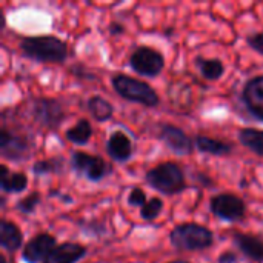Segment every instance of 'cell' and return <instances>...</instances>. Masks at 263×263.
I'll return each instance as SVG.
<instances>
[{
  "label": "cell",
  "mask_w": 263,
  "mask_h": 263,
  "mask_svg": "<svg viewBox=\"0 0 263 263\" xmlns=\"http://www.w3.org/2000/svg\"><path fill=\"white\" fill-rule=\"evenodd\" d=\"M18 49L26 59L39 63H63L69 55L66 42L52 34L25 37L20 40Z\"/></svg>",
  "instance_id": "cell-1"
},
{
  "label": "cell",
  "mask_w": 263,
  "mask_h": 263,
  "mask_svg": "<svg viewBox=\"0 0 263 263\" xmlns=\"http://www.w3.org/2000/svg\"><path fill=\"white\" fill-rule=\"evenodd\" d=\"M145 182L163 196H176L188 188L183 170L174 162H163L148 170L145 173Z\"/></svg>",
  "instance_id": "cell-2"
},
{
  "label": "cell",
  "mask_w": 263,
  "mask_h": 263,
  "mask_svg": "<svg viewBox=\"0 0 263 263\" xmlns=\"http://www.w3.org/2000/svg\"><path fill=\"white\" fill-rule=\"evenodd\" d=\"M111 85L114 91L128 102L139 103L146 108H156L160 103V97L157 91L151 85L139 79L117 72L111 77Z\"/></svg>",
  "instance_id": "cell-3"
},
{
  "label": "cell",
  "mask_w": 263,
  "mask_h": 263,
  "mask_svg": "<svg viewBox=\"0 0 263 263\" xmlns=\"http://www.w3.org/2000/svg\"><path fill=\"white\" fill-rule=\"evenodd\" d=\"M170 242L180 251H203L213 247L214 233L203 225L186 222L173 228L170 233Z\"/></svg>",
  "instance_id": "cell-4"
},
{
  "label": "cell",
  "mask_w": 263,
  "mask_h": 263,
  "mask_svg": "<svg viewBox=\"0 0 263 263\" xmlns=\"http://www.w3.org/2000/svg\"><path fill=\"white\" fill-rule=\"evenodd\" d=\"M69 166L79 176H85L89 182H100L112 173V166L100 156H92L83 151H72Z\"/></svg>",
  "instance_id": "cell-5"
},
{
  "label": "cell",
  "mask_w": 263,
  "mask_h": 263,
  "mask_svg": "<svg viewBox=\"0 0 263 263\" xmlns=\"http://www.w3.org/2000/svg\"><path fill=\"white\" fill-rule=\"evenodd\" d=\"M129 68L143 77H157L165 68V57L160 51L140 45L129 55Z\"/></svg>",
  "instance_id": "cell-6"
},
{
  "label": "cell",
  "mask_w": 263,
  "mask_h": 263,
  "mask_svg": "<svg viewBox=\"0 0 263 263\" xmlns=\"http://www.w3.org/2000/svg\"><path fill=\"white\" fill-rule=\"evenodd\" d=\"M32 119L46 129H57L65 119V109L57 99L39 97L31 102Z\"/></svg>",
  "instance_id": "cell-7"
},
{
  "label": "cell",
  "mask_w": 263,
  "mask_h": 263,
  "mask_svg": "<svg viewBox=\"0 0 263 263\" xmlns=\"http://www.w3.org/2000/svg\"><path fill=\"white\" fill-rule=\"evenodd\" d=\"M210 210L217 219L230 223L242 220L247 214V205L243 199L231 193H222L211 197Z\"/></svg>",
  "instance_id": "cell-8"
},
{
  "label": "cell",
  "mask_w": 263,
  "mask_h": 263,
  "mask_svg": "<svg viewBox=\"0 0 263 263\" xmlns=\"http://www.w3.org/2000/svg\"><path fill=\"white\" fill-rule=\"evenodd\" d=\"M157 137L168 149L177 156H190L196 149L194 139H191L182 128L171 123H162L159 126Z\"/></svg>",
  "instance_id": "cell-9"
},
{
  "label": "cell",
  "mask_w": 263,
  "mask_h": 263,
  "mask_svg": "<svg viewBox=\"0 0 263 263\" xmlns=\"http://www.w3.org/2000/svg\"><path fill=\"white\" fill-rule=\"evenodd\" d=\"M0 153L6 160L22 162L31 154V142L25 136L14 134L3 126L0 129Z\"/></svg>",
  "instance_id": "cell-10"
},
{
  "label": "cell",
  "mask_w": 263,
  "mask_h": 263,
  "mask_svg": "<svg viewBox=\"0 0 263 263\" xmlns=\"http://www.w3.org/2000/svg\"><path fill=\"white\" fill-rule=\"evenodd\" d=\"M57 245V239L52 234L40 233L25 243L22 248V260L25 263H43Z\"/></svg>",
  "instance_id": "cell-11"
},
{
  "label": "cell",
  "mask_w": 263,
  "mask_h": 263,
  "mask_svg": "<svg viewBox=\"0 0 263 263\" xmlns=\"http://www.w3.org/2000/svg\"><path fill=\"white\" fill-rule=\"evenodd\" d=\"M242 102L254 119L263 122V74L251 77L245 83L242 89Z\"/></svg>",
  "instance_id": "cell-12"
},
{
  "label": "cell",
  "mask_w": 263,
  "mask_h": 263,
  "mask_svg": "<svg viewBox=\"0 0 263 263\" xmlns=\"http://www.w3.org/2000/svg\"><path fill=\"white\" fill-rule=\"evenodd\" d=\"M133 140L125 131L117 129L109 134L106 140V153L111 157V160L117 163L128 162L133 157Z\"/></svg>",
  "instance_id": "cell-13"
},
{
  "label": "cell",
  "mask_w": 263,
  "mask_h": 263,
  "mask_svg": "<svg viewBox=\"0 0 263 263\" xmlns=\"http://www.w3.org/2000/svg\"><path fill=\"white\" fill-rule=\"evenodd\" d=\"M88 250L82 243L63 242L57 245L43 263H77L86 256Z\"/></svg>",
  "instance_id": "cell-14"
},
{
  "label": "cell",
  "mask_w": 263,
  "mask_h": 263,
  "mask_svg": "<svg viewBox=\"0 0 263 263\" xmlns=\"http://www.w3.org/2000/svg\"><path fill=\"white\" fill-rule=\"evenodd\" d=\"M233 240H234V245L250 260L263 263V240L260 237L253 236V234H245V233L236 231Z\"/></svg>",
  "instance_id": "cell-15"
},
{
  "label": "cell",
  "mask_w": 263,
  "mask_h": 263,
  "mask_svg": "<svg viewBox=\"0 0 263 263\" xmlns=\"http://www.w3.org/2000/svg\"><path fill=\"white\" fill-rule=\"evenodd\" d=\"M0 245L5 251L9 253H15L17 250L25 247L20 228L6 219L0 220Z\"/></svg>",
  "instance_id": "cell-16"
},
{
  "label": "cell",
  "mask_w": 263,
  "mask_h": 263,
  "mask_svg": "<svg viewBox=\"0 0 263 263\" xmlns=\"http://www.w3.org/2000/svg\"><path fill=\"white\" fill-rule=\"evenodd\" d=\"M0 186L6 194H20L28 186V176L25 173H11L6 165L0 166Z\"/></svg>",
  "instance_id": "cell-17"
},
{
  "label": "cell",
  "mask_w": 263,
  "mask_h": 263,
  "mask_svg": "<svg viewBox=\"0 0 263 263\" xmlns=\"http://www.w3.org/2000/svg\"><path fill=\"white\" fill-rule=\"evenodd\" d=\"M194 143H196L197 151H200L203 154L216 156V157L230 156L234 151V146L231 143L219 140V139H213L208 136H202V134L194 137Z\"/></svg>",
  "instance_id": "cell-18"
},
{
  "label": "cell",
  "mask_w": 263,
  "mask_h": 263,
  "mask_svg": "<svg viewBox=\"0 0 263 263\" xmlns=\"http://www.w3.org/2000/svg\"><path fill=\"white\" fill-rule=\"evenodd\" d=\"M86 109L92 116V119L99 123L108 122L114 114V106L109 100L102 96H91L86 100Z\"/></svg>",
  "instance_id": "cell-19"
},
{
  "label": "cell",
  "mask_w": 263,
  "mask_h": 263,
  "mask_svg": "<svg viewBox=\"0 0 263 263\" xmlns=\"http://www.w3.org/2000/svg\"><path fill=\"white\" fill-rule=\"evenodd\" d=\"M196 66L200 71L202 77L206 80H219L223 74H225V65L220 59L213 57H196Z\"/></svg>",
  "instance_id": "cell-20"
},
{
  "label": "cell",
  "mask_w": 263,
  "mask_h": 263,
  "mask_svg": "<svg viewBox=\"0 0 263 263\" xmlns=\"http://www.w3.org/2000/svg\"><path fill=\"white\" fill-rule=\"evenodd\" d=\"M65 137H66V140H69L74 145H79V146L86 145L92 137V126H91L89 120L80 119L74 126H71L65 131Z\"/></svg>",
  "instance_id": "cell-21"
},
{
  "label": "cell",
  "mask_w": 263,
  "mask_h": 263,
  "mask_svg": "<svg viewBox=\"0 0 263 263\" xmlns=\"http://www.w3.org/2000/svg\"><path fill=\"white\" fill-rule=\"evenodd\" d=\"M239 142L251 153L263 157V129L242 128L239 131Z\"/></svg>",
  "instance_id": "cell-22"
},
{
  "label": "cell",
  "mask_w": 263,
  "mask_h": 263,
  "mask_svg": "<svg viewBox=\"0 0 263 263\" xmlns=\"http://www.w3.org/2000/svg\"><path fill=\"white\" fill-rule=\"evenodd\" d=\"M32 173L34 176H46V174H62L65 171V159L60 156L51 157V159H43L37 160L32 165Z\"/></svg>",
  "instance_id": "cell-23"
},
{
  "label": "cell",
  "mask_w": 263,
  "mask_h": 263,
  "mask_svg": "<svg viewBox=\"0 0 263 263\" xmlns=\"http://www.w3.org/2000/svg\"><path fill=\"white\" fill-rule=\"evenodd\" d=\"M163 211V200L160 197H151L140 210V217L145 222H154Z\"/></svg>",
  "instance_id": "cell-24"
},
{
  "label": "cell",
  "mask_w": 263,
  "mask_h": 263,
  "mask_svg": "<svg viewBox=\"0 0 263 263\" xmlns=\"http://www.w3.org/2000/svg\"><path fill=\"white\" fill-rule=\"evenodd\" d=\"M40 200H42L40 193L34 191V193L28 194L26 197H23V199L17 200V203H15V210H17L18 213H22V214H32V213L35 211L37 205L40 203Z\"/></svg>",
  "instance_id": "cell-25"
},
{
  "label": "cell",
  "mask_w": 263,
  "mask_h": 263,
  "mask_svg": "<svg viewBox=\"0 0 263 263\" xmlns=\"http://www.w3.org/2000/svg\"><path fill=\"white\" fill-rule=\"evenodd\" d=\"M80 230L86 234V236H103L106 234V225L100 220H82L79 223Z\"/></svg>",
  "instance_id": "cell-26"
},
{
  "label": "cell",
  "mask_w": 263,
  "mask_h": 263,
  "mask_svg": "<svg viewBox=\"0 0 263 263\" xmlns=\"http://www.w3.org/2000/svg\"><path fill=\"white\" fill-rule=\"evenodd\" d=\"M148 200L149 199L146 197L145 191L142 188H139V186L133 188L129 191V194H128V205H131V206H140V208H143Z\"/></svg>",
  "instance_id": "cell-27"
},
{
  "label": "cell",
  "mask_w": 263,
  "mask_h": 263,
  "mask_svg": "<svg viewBox=\"0 0 263 263\" xmlns=\"http://www.w3.org/2000/svg\"><path fill=\"white\" fill-rule=\"evenodd\" d=\"M247 45L253 51H256L260 55H263V32H251V34H248L247 35Z\"/></svg>",
  "instance_id": "cell-28"
},
{
  "label": "cell",
  "mask_w": 263,
  "mask_h": 263,
  "mask_svg": "<svg viewBox=\"0 0 263 263\" xmlns=\"http://www.w3.org/2000/svg\"><path fill=\"white\" fill-rule=\"evenodd\" d=\"M71 72H72V76H76L79 79H83V80H96L97 79V76L94 72L88 71L83 65H74V66H71Z\"/></svg>",
  "instance_id": "cell-29"
},
{
  "label": "cell",
  "mask_w": 263,
  "mask_h": 263,
  "mask_svg": "<svg viewBox=\"0 0 263 263\" xmlns=\"http://www.w3.org/2000/svg\"><path fill=\"white\" fill-rule=\"evenodd\" d=\"M217 262L219 263H237L239 262V259H237V256H236L233 251H225V253H222V254L219 256Z\"/></svg>",
  "instance_id": "cell-30"
},
{
  "label": "cell",
  "mask_w": 263,
  "mask_h": 263,
  "mask_svg": "<svg viewBox=\"0 0 263 263\" xmlns=\"http://www.w3.org/2000/svg\"><path fill=\"white\" fill-rule=\"evenodd\" d=\"M108 29H109V34L111 35H119V34L125 32V26L122 23H117V22H112Z\"/></svg>",
  "instance_id": "cell-31"
},
{
  "label": "cell",
  "mask_w": 263,
  "mask_h": 263,
  "mask_svg": "<svg viewBox=\"0 0 263 263\" xmlns=\"http://www.w3.org/2000/svg\"><path fill=\"white\" fill-rule=\"evenodd\" d=\"M196 177H199V183L202 185V186H213V180H211V177H208V176H205L203 173H197V176Z\"/></svg>",
  "instance_id": "cell-32"
},
{
  "label": "cell",
  "mask_w": 263,
  "mask_h": 263,
  "mask_svg": "<svg viewBox=\"0 0 263 263\" xmlns=\"http://www.w3.org/2000/svg\"><path fill=\"white\" fill-rule=\"evenodd\" d=\"M59 197H60L62 202H65V203H72V197L68 196V194H59Z\"/></svg>",
  "instance_id": "cell-33"
},
{
  "label": "cell",
  "mask_w": 263,
  "mask_h": 263,
  "mask_svg": "<svg viewBox=\"0 0 263 263\" xmlns=\"http://www.w3.org/2000/svg\"><path fill=\"white\" fill-rule=\"evenodd\" d=\"M168 263H191V262H186V260H173V262H168Z\"/></svg>",
  "instance_id": "cell-34"
},
{
  "label": "cell",
  "mask_w": 263,
  "mask_h": 263,
  "mask_svg": "<svg viewBox=\"0 0 263 263\" xmlns=\"http://www.w3.org/2000/svg\"><path fill=\"white\" fill-rule=\"evenodd\" d=\"M0 263H6V259H5V256H0Z\"/></svg>",
  "instance_id": "cell-35"
}]
</instances>
